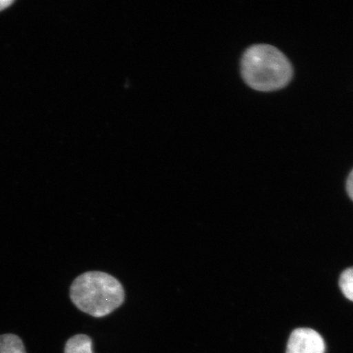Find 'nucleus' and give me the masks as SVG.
Listing matches in <instances>:
<instances>
[{
  "label": "nucleus",
  "instance_id": "f257e3e1",
  "mask_svg": "<svg viewBox=\"0 0 353 353\" xmlns=\"http://www.w3.org/2000/svg\"><path fill=\"white\" fill-rule=\"evenodd\" d=\"M70 299L79 310L94 317L110 314L125 301V290L117 278L103 272H88L70 286Z\"/></svg>",
  "mask_w": 353,
  "mask_h": 353
},
{
  "label": "nucleus",
  "instance_id": "f03ea898",
  "mask_svg": "<svg viewBox=\"0 0 353 353\" xmlns=\"http://www.w3.org/2000/svg\"><path fill=\"white\" fill-rule=\"evenodd\" d=\"M243 79L259 91H273L283 88L293 76L292 66L276 48L268 44L250 47L241 60Z\"/></svg>",
  "mask_w": 353,
  "mask_h": 353
},
{
  "label": "nucleus",
  "instance_id": "7ed1b4c3",
  "mask_svg": "<svg viewBox=\"0 0 353 353\" xmlns=\"http://www.w3.org/2000/svg\"><path fill=\"white\" fill-rule=\"evenodd\" d=\"M323 338L316 330L309 328L294 330L290 334L286 353H325Z\"/></svg>",
  "mask_w": 353,
  "mask_h": 353
},
{
  "label": "nucleus",
  "instance_id": "20e7f679",
  "mask_svg": "<svg viewBox=\"0 0 353 353\" xmlns=\"http://www.w3.org/2000/svg\"><path fill=\"white\" fill-rule=\"evenodd\" d=\"M65 353H94L92 339L85 334L74 335L66 342Z\"/></svg>",
  "mask_w": 353,
  "mask_h": 353
},
{
  "label": "nucleus",
  "instance_id": "39448f33",
  "mask_svg": "<svg viewBox=\"0 0 353 353\" xmlns=\"http://www.w3.org/2000/svg\"><path fill=\"white\" fill-rule=\"evenodd\" d=\"M0 353H26L23 342L16 334L0 335Z\"/></svg>",
  "mask_w": 353,
  "mask_h": 353
},
{
  "label": "nucleus",
  "instance_id": "423d86ee",
  "mask_svg": "<svg viewBox=\"0 0 353 353\" xmlns=\"http://www.w3.org/2000/svg\"><path fill=\"white\" fill-rule=\"evenodd\" d=\"M339 286L344 296L353 302V268H347L342 273Z\"/></svg>",
  "mask_w": 353,
  "mask_h": 353
},
{
  "label": "nucleus",
  "instance_id": "0eeeda50",
  "mask_svg": "<svg viewBox=\"0 0 353 353\" xmlns=\"http://www.w3.org/2000/svg\"><path fill=\"white\" fill-rule=\"evenodd\" d=\"M347 191L348 195L353 201V170L351 172L350 176H348L347 180Z\"/></svg>",
  "mask_w": 353,
  "mask_h": 353
},
{
  "label": "nucleus",
  "instance_id": "6e6552de",
  "mask_svg": "<svg viewBox=\"0 0 353 353\" xmlns=\"http://www.w3.org/2000/svg\"><path fill=\"white\" fill-rule=\"evenodd\" d=\"M13 3L12 0H0V11L6 10Z\"/></svg>",
  "mask_w": 353,
  "mask_h": 353
}]
</instances>
